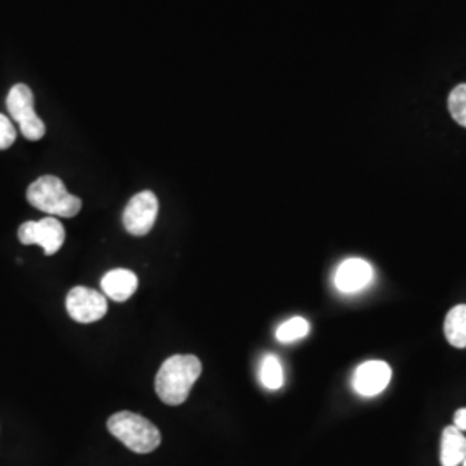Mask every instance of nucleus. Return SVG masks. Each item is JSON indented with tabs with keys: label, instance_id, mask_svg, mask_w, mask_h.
<instances>
[{
	"label": "nucleus",
	"instance_id": "6e6552de",
	"mask_svg": "<svg viewBox=\"0 0 466 466\" xmlns=\"http://www.w3.org/2000/svg\"><path fill=\"white\" fill-rule=\"evenodd\" d=\"M390 379H392L390 367L380 360H371L356 368L352 375V387L360 396L373 398L387 389Z\"/></svg>",
	"mask_w": 466,
	"mask_h": 466
},
{
	"label": "nucleus",
	"instance_id": "39448f33",
	"mask_svg": "<svg viewBox=\"0 0 466 466\" xmlns=\"http://www.w3.org/2000/svg\"><path fill=\"white\" fill-rule=\"evenodd\" d=\"M19 242L25 246H40L47 256L56 254L66 240L63 223L57 218L47 217L38 221H26L17 230Z\"/></svg>",
	"mask_w": 466,
	"mask_h": 466
},
{
	"label": "nucleus",
	"instance_id": "0eeeda50",
	"mask_svg": "<svg viewBox=\"0 0 466 466\" xmlns=\"http://www.w3.org/2000/svg\"><path fill=\"white\" fill-rule=\"evenodd\" d=\"M67 315L78 323H94L107 313V299L88 287H75L67 292Z\"/></svg>",
	"mask_w": 466,
	"mask_h": 466
},
{
	"label": "nucleus",
	"instance_id": "dca6fc26",
	"mask_svg": "<svg viewBox=\"0 0 466 466\" xmlns=\"http://www.w3.org/2000/svg\"><path fill=\"white\" fill-rule=\"evenodd\" d=\"M16 140V130L11 119L0 115V150L9 149Z\"/></svg>",
	"mask_w": 466,
	"mask_h": 466
},
{
	"label": "nucleus",
	"instance_id": "9b49d317",
	"mask_svg": "<svg viewBox=\"0 0 466 466\" xmlns=\"http://www.w3.org/2000/svg\"><path fill=\"white\" fill-rule=\"evenodd\" d=\"M466 460V437L454 425L446 427L441 439V465L460 466Z\"/></svg>",
	"mask_w": 466,
	"mask_h": 466
},
{
	"label": "nucleus",
	"instance_id": "423d86ee",
	"mask_svg": "<svg viewBox=\"0 0 466 466\" xmlns=\"http://www.w3.org/2000/svg\"><path fill=\"white\" fill-rule=\"evenodd\" d=\"M159 213V200L150 192L144 190L134 196L123 211V225L127 232L135 237H144L152 230Z\"/></svg>",
	"mask_w": 466,
	"mask_h": 466
},
{
	"label": "nucleus",
	"instance_id": "1a4fd4ad",
	"mask_svg": "<svg viewBox=\"0 0 466 466\" xmlns=\"http://www.w3.org/2000/svg\"><path fill=\"white\" fill-rule=\"evenodd\" d=\"M333 282L342 294L361 292L373 282V267L365 259L350 258L339 265Z\"/></svg>",
	"mask_w": 466,
	"mask_h": 466
},
{
	"label": "nucleus",
	"instance_id": "2eb2a0df",
	"mask_svg": "<svg viewBox=\"0 0 466 466\" xmlns=\"http://www.w3.org/2000/svg\"><path fill=\"white\" fill-rule=\"evenodd\" d=\"M450 115L460 127L466 128V84H460L451 90L448 99Z\"/></svg>",
	"mask_w": 466,
	"mask_h": 466
},
{
	"label": "nucleus",
	"instance_id": "20e7f679",
	"mask_svg": "<svg viewBox=\"0 0 466 466\" xmlns=\"http://www.w3.org/2000/svg\"><path fill=\"white\" fill-rule=\"evenodd\" d=\"M7 109L28 140H40L46 135V123L35 111L34 92L25 84H17L7 94Z\"/></svg>",
	"mask_w": 466,
	"mask_h": 466
},
{
	"label": "nucleus",
	"instance_id": "f257e3e1",
	"mask_svg": "<svg viewBox=\"0 0 466 466\" xmlns=\"http://www.w3.org/2000/svg\"><path fill=\"white\" fill-rule=\"evenodd\" d=\"M202 373V363L192 354L167 358L156 375V392L167 406H180L190 396L194 383Z\"/></svg>",
	"mask_w": 466,
	"mask_h": 466
},
{
	"label": "nucleus",
	"instance_id": "f03ea898",
	"mask_svg": "<svg viewBox=\"0 0 466 466\" xmlns=\"http://www.w3.org/2000/svg\"><path fill=\"white\" fill-rule=\"evenodd\" d=\"M26 198L35 209L44 211L49 217L73 218L82 209V199L69 194L63 180L52 175L35 180L28 187Z\"/></svg>",
	"mask_w": 466,
	"mask_h": 466
},
{
	"label": "nucleus",
	"instance_id": "7ed1b4c3",
	"mask_svg": "<svg viewBox=\"0 0 466 466\" xmlns=\"http://www.w3.org/2000/svg\"><path fill=\"white\" fill-rule=\"evenodd\" d=\"M109 432L123 442L128 450L147 454L159 448L161 432L147 418L132 411H119L107 420Z\"/></svg>",
	"mask_w": 466,
	"mask_h": 466
},
{
	"label": "nucleus",
	"instance_id": "4468645a",
	"mask_svg": "<svg viewBox=\"0 0 466 466\" xmlns=\"http://www.w3.org/2000/svg\"><path fill=\"white\" fill-rule=\"evenodd\" d=\"M309 323L304 318L296 317L287 319L277 329V340L282 344H290L304 339L309 333Z\"/></svg>",
	"mask_w": 466,
	"mask_h": 466
},
{
	"label": "nucleus",
	"instance_id": "a211bd4d",
	"mask_svg": "<svg viewBox=\"0 0 466 466\" xmlns=\"http://www.w3.org/2000/svg\"><path fill=\"white\" fill-rule=\"evenodd\" d=\"M463 466H466V460H465V461H463Z\"/></svg>",
	"mask_w": 466,
	"mask_h": 466
},
{
	"label": "nucleus",
	"instance_id": "f8f14e48",
	"mask_svg": "<svg viewBox=\"0 0 466 466\" xmlns=\"http://www.w3.org/2000/svg\"><path fill=\"white\" fill-rule=\"evenodd\" d=\"M444 335L452 348H466V304H458L451 309L444 321Z\"/></svg>",
	"mask_w": 466,
	"mask_h": 466
},
{
	"label": "nucleus",
	"instance_id": "f3484780",
	"mask_svg": "<svg viewBox=\"0 0 466 466\" xmlns=\"http://www.w3.org/2000/svg\"><path fill=\"white\" fill-rule=\"evenodd\" d=\"M454 427L460 429L461 432L466 431V408H461L454 413Z\"/></svg>",
	"mask_w": 466,
	"mask_h": 466
},
{
	"label": "nucleus",
	"instance_id": "9d476101",
	"mask_svg": "<svg viewBox=\"0 0 466 466\" xmlns=\"http://www.w3.org/2000/svg\"><path fill=\"white\" fill-rule=\"evenodd\" d=\"M100 285H102L104 296H107L109 299L116 300V302H125L134 296L135 290L138 287V279L134 271L125 269V268H116L104 275Z\"/></svg>",
	"mask_w": 466,
	"mask_h": 466
},
{
	"label": "nucleus",
	"instance_id": "ddd939ff",
	"mask_svg": "<svg viewBox=\"0 0 466 466\" xmlns=\"http://www.w3.org/2000/svg\"><path fill=\"white\" fill-rule=\"evenodd\" d=\"M259 382L263 383V387L268 389V390L282 389V385L285 383V375H283V367L280 360H279V356L267 354L261 360Z\"/></svg>",
	"mask_w": 466,
	"mask_h": 466
}]
</instances>
